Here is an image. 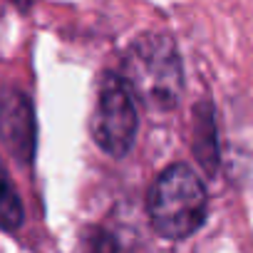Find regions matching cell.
<instances>
[{"label":"cell","instance_id":"obj_1","mask_svg":"<svg viewBox=\"0 0 253 253\" xmlns=\"http://www.w3.org/2000/svg\"><path fill=\"white\" fill-rule=\"evenodd\" d=\"M126 87L134 99L152 112H169L179 104L184 92V67L176 42L164 33L139 35L122 57Z\"/></svg>","mask_w":253,"mask_h":253},{"label":"cell","instance_id":"obj_7","mask_svg":"<svg viewBox=\"0 0 253 253\" xmlns=\"http://www.w3.org/2000/svg\"><path fill=\"white\" fill-rule=\"evenodd\" d=\"M89 236H92V241H87V248H92V251H114L117 248V241H109L107 233H102V231L89 233Z\"/></svg>","mask_w":253,"mask_h":253},{"label":"cell","instance_id":"obj_5","mask_svg":"<svg viewBox=\"0 0 253 253\" xmlns=\"http://www.w3.org/2000/svg\"><path fill=\"white\" fill-rule=\"evenodd\" d=\"M194 157L209 176L218 171V137H216V114L211 102L194 107Z\"/></svg>","mask_w":253,"mask_h":253},{"label":"cell","instance_id":"obj_4","mask_svg":"<svg viewBox=\"0 0 253 253\" xmlns=\"http://www.w3.org/2000/svg\"><path fill=\"white\" fill-rule=\"evenodd\" d=\"M0 142L15 162L33 164L38 152V119L33 99L18 87L0 92Z\"/></svg>","mask_w":253,"mask_h":253},{"label":"cell","instance_id":"obj_2","mask_svg":"<svg viewBox=\"0 0 253 253\" xmlns=\"http://www.w3.org/2000/svg\"><path fill=\"white\" fill-rule=\"evenodd\" d=\"M152 228L167 241H184L194 236L209 211V196L201 176L189 164L167 167L147 199Z\"/></svg>","mask_w":253,"mask_h":253},{"label":"cell","instance_id":"obj_6","mask_svg":"<svg viewBox=\"0 0 253 253\" xmlns=\"http://www.w3.org/2000/svg\"><path fill=\"white\" fill-rule=\"evenodd\" d=\"M25 223V209L20 201V194L5 169V164L0 162V228L15 233Z\"/></svg>","mask_w":253,"mask_h":253},{"label":"cell","instance_id":"obj_3","mask_svg":"<svg viewBox=\"0 0 253 253\" xmlns=\"http://www.w3.org/2000/svg\"><path fill=\"white\" fill-rule=\"evenodd\" d=\"M139 117L134 94L119 72H104L92 114V139L109 157H126L134 147Z\"/></svg>","mask_w":253,"mask_h":253}]
</instances>
